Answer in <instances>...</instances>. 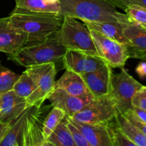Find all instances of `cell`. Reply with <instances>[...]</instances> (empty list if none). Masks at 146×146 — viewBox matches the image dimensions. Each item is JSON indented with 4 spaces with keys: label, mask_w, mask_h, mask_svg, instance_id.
I'll use <instances>...</instances> for the list:
<instances>
[{
    "label": "cell",
    "mask_w": 146,
    "mask_h": 146,
    "mask_svg": "<svg viewBox=\"0 0 146 146\" xmlns=\"http://www.w3.org/2000/svg\"><path fill=\"white\" fill-rule=\"evenodd\" d=\"M48 146H75L68 126L66 115L46 139Z\"/></svg>",
    "instance_id": "obj_22"
},
{
    "label": "cell",
    "mask_w": 146,
    "mask_h": 146,
    "mask_svg": "<svg viewBox=\"0 0 146 146\" xmlns=\"http://www.w3.org/2000/svg\"><path fill=\"white\" fill-rule=\"evenodd\" d=\"M89 29L98 56L112 68H123L130 58L128 47L96 31Z\"/></svg>",
    "instance_id": "obj_8"
},
{
    "label": "cell",
    "mask_w": 146,
    "mask_h": 146,
    "mask_svg": "<svg viewBox=\"0 0 146 146\" xmlns=\"http://www.w3.org/2000/svg\"><path fill=\"white\" fill-rule=\"evenodd\" d=\"M84 23L91 29L96 31L105 36L115 40L127 47L131 46V43L124 34L122 27L118 21Z\"/></svg>",
    "instance_id": "obj_18"
},
{
    "label": "cell",
    "mask_w": 146,
    "mask_h": 146,
    "mask_svg": "<svg viewBox=\"0 0 146 146\" xmlns=\"http://www.w3.org/2000/svg\"><path fill=\"white\" fill-rule=\"evenodd\" d=\"M131 109H132L133 112L135 114V116H136L140 121H142L144 123H146V111L135 106H133Z\"/></svg>",
    "instance_id": "obj_32"
},
{
    "label": "cell",
    "mask_w": 146,
    "mask_h": 146,
    "mask_svg": "<svg viewBox=\"0 0 146 146\" xmlns=\"http://www.w3.org/2000/svg\"><path fill=\"white\" fill-rule=\"evenodd\" d=\"M116 112L115 101L109 95L94 98L81 111L70 118L85 123H111L114 120Z\"/></svg>",
    "instance_id": "obj_6"
},
{
    "label": "cell",
    "mask_w": 146,
    "mask_h": 146,
    "mask_svg": "<svg viewBox=\"0 0 146 146\" xmlns=\"http://www.w3.org/2000/svg\"><path fill=\"white\" fill-rule=\"evenodd\" d=\"M1 122L11 123L29 106L26 98L17 96L13 90L0 96Z\"/></svg>",
    "instance_id": "obj_16"
},
{
    "label": "cell",
    "mask_w": 146,
    "mask_h": 146,
    "mask_svg": "<svg viewBox=\"0 0 146 146\" xmlns=\"http://www.w3.org/2000/svg\"><path fill=\"white\" fill-rule=\"evenodd\" d=\"M130 121L133 123L146 136V123H144L142 121H140L138 118L135 115V114L133 112L132 109L128 110V111L125 113H123Z\"/></svg>",
    "instance_id": "obj_31"
},
{
    "label": "cell",
    "mask_w": 146,
    "mask_h": 146,
    "mask_svg": "<svg viewBox=\"0 0 146 146\" xmlns=\"http://www.w3.org/2000/svg\"><path fill=\"white\" fill-rule=\"evenodd\" d=\"M112 75V68L105 64L97 70L83 74L81 77L88 92L94 98H98L111 95Z\"/></svg>",
    "instance_id": "obj_12"
},
{
    "label": "cell",
    "mask_w": 146,
    "mask_h": 146,
    "mask_svg": "<svg viewBox=\"0 0 146 146\" xmlns=\"http://www.w3.org/2000/svg\"><path fill=\"white\" fill-rule=\"evenodd\" d=\"M111 85V96L115 101L117 110L125 113L132 108L133 96L143 85L130 75L124 67L119 74L113 73Z\"/></svg>",
    "instance_id": "obj_7"
},
{
    "label": "cell",
    "mask_w": 146,
    "mask_h": 146,
    "mask_svg": "<svg viewBox=\"0 0 146 146\" xmlns=\"http://www.w3.org/2000/svg\"><path fill=\"white\" fill-rule=\"evenodd\" d=\"M133 106L138 107L146 111V86H143L136 91L131 101Z\"/></svg>",
    "instance_id": "obj_28"
},
{
    "label": "cell",
    "mask_w": 146,
    "mask_h": 146,
    "mask_svg": "<svg viewBox=\"0 0 146 146\" xmlns=\"http://www.w3.org/2000/svg\"><path fill=\"white\" fill-rule=\"evenodd\" d=\"M36 89V84L35 81L27 71H24L21 75H19L11 90L17 96L27 99Z\"/></svg>",
    "instance_id": "obj_23"
},
{
    "label": "cell",
    "mask_w": 146,
    "mask_h": 146,
    "mask_svg": "<svg viewBox=\"0 0 146 146\" xmlns=\"http://www.w3.org/2000/svg\"><path fill=\"white\" fill-rule=\"evenodd\" d=\"M94 98L91 94L85 96H76L68 94L61 88H54L47 99L49 100L53 107L63 110L66 116L72 117Z\"/></svg>",
    "instance_id": "obj_14"
},
{
    "label": "cell",
    "mask_w": 146,
    "mask_h": 146,
    "mask_svg": "<svg viewBox=\"0 0 146 146\" xmlns=\"http://www.w3.org/2000/svg\"><path fill=\"white\" fill-rule=\"evenodd\" d=\"M0 122H1V114L0 113Z\"/></svg>",
    "instance_id": "obj_36"
},
{
    "label": "cell",
    "mask_w": 146,
    "mask_h": 146,
    "mask_svg": "<svg viewBox=\"0 0 146 146\" xmlns=\"http://www.w3.org/2000/svg\"><path fill=\"white\" fill-rule=\"evenodd\" d=\"M115 8H120L124 10L125 7L129 5L141 6L146 8V0H106Z\"/></svg>",
    "instance_id": "obj_29"
},
{
    "label": "cell",
    "mask_w": 146,
    "mask_h": 146,
    "mask_svg": "<svg viewBox=\"0 0 146 146\" xmlns=\"http://www.w3.org/2000/svg\"><path fill=\"white\" fill-rule=\"evenodd\" d=\"M66 48L57 41L55 35L42 41L28 43L18 51L8 55V59L17 65L28 68L46 63L62 61Z\"/></svg>",
    "instance_id": "obj_2"
},
{
    "label": "cell",
    "mask_w": 146,
    "mask_h": 146,
    "mask_svg": "<svg viewBox=\"0 0 146 146\" xmlns=\"http://www.w3.org/2000/svg\"><path fill=\"white\" fill-rule=\"evenodd\" d=\"M67 121H68V126L69 128L70 133L71 134L74 142L75 143V146H90L88 141H86L81 131L75 126V125L71 122L68 116H66Z\"/></svg>",
    "instance_id": "obj_27"
},
{
    "label": "cell",
    "mask_w": 146,
    "mask_h": 146,
    "mask_svg": "<svg viewBox=\"0 0 146 146\" xmlns=\"http://www.w3.org/2000/svg\"><path fill=\"white\" fill-rule=\"evenodd\" d=\"M124 11L131 21L146 29V8L132 4L125 7Z\"/></svg>",
    "instance_id": "obj_26"
},
{
    "label": "cell",
    "mask_w": 146,
    "mask_h": 146,
    "mask_svg": "<svg viewBox=\"0 0 146 146\" xmlns=\"http://www.w3.org/2000/svg\"><path fill=\"white\" fill-rule=\"evenodd\" d=\"M31 106L28 108L22 130L21 146H48L43 135L45 110Z\"/></svg>",
    "instance_id": "obj_9"
},
{
    "label": "cell",
    "mask_w": 146,
    "mask_h": 146,
    "mask_svg": "<svg viewBox=\"0 0 146 146\" xmlns=\"http://www.w3.org/2000/svg\"><path fill=\"white\" fill-rule=\"evenodd\" d=\"M28 108L11 123L4 138L0 142V146H21L23 126Z\"/></svg>",
    "instance_id": "obj_20"
},
{
    "label": "cell",
    "mask_w": 146,
    "mask_h": 146,
    "mask_svg": "<svg viewBox=\"0 0 146 146\" xmlns=\"http://www.w3.org/2000/svg\"><path fill=\"white\" fill-rule=\"evenodd\" d=\"M113 126L114 146H136L134 143L130 141L118 128H115L114 124Z\"/></svg>",
    "instance_id": "obj_30"
},
{
    "label": "cell",
    "mask_w": 146,
    "mask_h": 146,
    "mask_svg": "<svg viewBox=\"0 0 146 146\" xmlns=\"http://www.w3.org/2000/svg\"><path fill=\"white\" fill-rule=\"evenodd\" d=\"M19 77V74L1 65L0 61V96L12 89Z\"/></svg>",
    "instance_id": "obj_25"
},
{
    "label": "cell",
    "mask_w": 146,
    "mask_h": 146,
    "mask_svg": "<svg viewBox=\"0 0 146 146\" xmlns=\"http://www.w3.org/2000/svg\"><path fill=\"white\" fill-rule=\"evenodd\" d=\"M71 122L79 130L90 146H114L113 126L111 123H85L68 116Z\"/></svg>",
    "instance_id": "obj_11"
},
{
    "label": "cell",
    "mask_w": 146,
    "mask_h": 146,
    "mask_svg": "<svg viewBox=\"0 0 146 146\" xmlns=\"http://www.w3.org/2000/svg\"><path fill=\"white\" fill-rule=\"evenodd\" d=\"M113 123L115 128H118L130 141L134 143L135 145L146 146L145 135L118 110L114 118Z\"/></svg>",
    "instance_id": "obj_19"
},
{
    "label": "cell",
    "mask_w": 146,
    "mask_h": 146,
    "mask_svg": "<svg viewBox=\"0 0 146 146\" xmlns=\"http://www.w3.org/2000/svg\"><path fill=\"white\" fill-rule=\"evenodd\" d=\"M54 35L57 41L66 49L98 56L90 29L84 23L77 21L76 19L64 16L61 27Z\"/></svg>",
    "instance_id": "obj_4"
},
{
    "label": "cell",
    "mask_w": 146,
    "mask_h": 146,
    "mask_svg": "<svg viewBox=\"0 0 146 146\" xmlns=\"http://www.w3.org/2000/svg\"><path fill=\"white\" fill-rule=\"evenodd\" d=\"M9 17L11 24L26 34L27 44L42 41L55 34L64 19L59 14L38 12L16 7Z\"/></svg>",
    "instance_id": "obj_1"
},
{
    "label": "cell",
    "mask_w": 146,
    "mask_h": 146,
    "mask_svg": "<svg viewBox=\"0 0 146 146\" xmlns=\"http://www.w3.org/2000/svg\"><path fill=\"white\" fill-rule=\"evenodd\" d=\"M62 62L66 70L81 76L97 70L106 64L100 57L72 49H66L62 58Z\"/></svg>",
    "instance_id": "obj_13"
},
{
    "label": "cell",
    "mask_w": 146,
    "mask_h": 146,
    "mask_svg": "<svg viewBox=\"0 0 146 146\" xmlns=\"http://www.w3.org/2000/svg\"><path fill=\"white\" fill-rule=\"evenodd\" d=\"M27 43L26 34L11 24L9 17L0 19V52L13 54Z\"/></svg>",
    "instance_id": "obj_15"
},
{
    "label": "cell",
    "mask_w": 146,
    "mask_h": 146,
    "mask_svg": "<svg viewBox=\"0 0 146 146\" xmlns=\"http://www.w3.org/2000/svg\"><path fill=\"white\" fill-rule=\"evenodd\" d=\"M0 110H1V98H0Z\"/></svg>",
    "instance_id": "obj_37"
},
{
    "label": "cell",
    "mask_w": 146,
    "mask_h": 146,
    "mask_svg": "<svg viewBox=\"0 0 146 146\" xmlns=\"http://www.w3.org/2000/svg\"><path fill=\"white\" fill-rule=\"evenodd\" d=\"M59 14L83 22L118 21V11L106 0H59Z\"/></svg>",
    "instance_id": "obj_3"
},
{
    "label": "cell",
    "mask_w": 146,
    "mask_h": 146,
    "mask_svg": "<svg viewBox=\"0 0 146 146\" xmlns=\"http://www.w3.org/2000/svg\"><path fill=\"white\" fill-rule=\"evenodd\" d=\"M16 7L38 12L59 14V0H15Z\"/></svg>",
    "instance_id": "obj_21"
},
{
    "label": "cell",
    "mask_w": 146,
    "mask_h": 146,
    "mask_svg": "<svg viewBox=\"0 0 146 146\" xmlns=\"http://www.w3.org/2000/svg\"><path fill=\"white\" fill-rule=\"evenodd\" d=\"M135 71L141 78H146V61H142L137 66Z\"/></svg>",
    "instance_id": "obj_33"
},
{
    "label": "cell",
    "mask_w": 146,
    "mask_h": 146,
    "mask_svg": "<svg viewBox=\"0 0 146 146\" xmlns=\"http://www.w3.org/2000/svg\"><path fill=\"white\" fill-rule=\"evenodd\" d=\"M54 88H61L68 94L76 96H85L91 94L81 76L68 70H66L61 78L55 81Z\"/></svg>",
    "instance_id": "obj_17"
},
{
    "label": "cell",
    "mask_w": 146,
    "mask_h": 146,
    "mask_svg": "<svg viewBox=\"0 0 146 146\" xmlns=\"http://www.w3.org/2000/svg\"><path fill=\"white\" fill-rule=\"evenodd\" d=\"M117 19L124 34L131 43L128 47L130 58H139L146 54V29L131 21L125 14L118 11Z\"/></svg>",
    "instance_id": "obj_10"
},
{
    "label": "cell",
    "mask_w": 146,
    "mask_h": 146,
    "mask_svg": "<svg viewBox=\"0 0 146 146\" xmlns=\"http://www.w3.org/2000/svg\"><path fill=\"white\" fill-rule=\"evenodd\" d=\"M65 116L66 113L63 110L53 107V109L45 117L43 123V135L46 141Z\"/></svg>",
    "instance_id": "obj_24"
},
{
    "label": "cell",
    "mask_w": 146,
    "mask_h": 146,
    "mask_svg": "<svg viewBox=\"0 0 146 146\" xmlns=\"http://www.w3.org/2000/svg\"><path fill=\"white\" fill-rule=\"evenodd\" d=\"M26 71L36 84V89L26 99L27 104L29 106H36L41 107L54 89L56 74V64L49 62L33 66L27 68Z\"/></svg>",
    "instance_id": "obj_5"
},
{
    "label": "cell",
    "mask_w": 146,
    "mask_h": 146,
    "mask_svg": "<svg viewBox=\"0 0 146 146\" xmlns=\"http://www.w3.org/2000/svg\"><path fill=\"white\" fill-rule=\"evenodd\" d=\"M10 124L11 123H9L0 122V142L4 138L6 133L7 132L9 128Z\"/></svg>",
    "instance_id": "obj_34"
},
{
    "label": "cell",
    "mask_w": 146,
    "mask_h": 146,
    "mask_svg": "<svg viewBox=\"0 0 146 146\" xmlns=\"http://www.w3.org/2000/svg\"><path fill=\"white\" fill-rule=\"evenodd\" d=\"M139 59L142 60V61H146V54H144V55L141 56L139 58Z\"/></svg>",
    "instance_id": "obj_35"
}]
</instances>
